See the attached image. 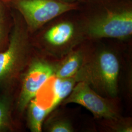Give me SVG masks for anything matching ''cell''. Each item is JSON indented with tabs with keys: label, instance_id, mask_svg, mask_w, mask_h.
Returning <instances> with one entry per match:
<instances>
[{
	"label": "cell",
	"instance_id": "1",
	"mask_svg": "<svg viewBox=\"0 0 132 132\" xmlns=\"http://www.w3.org/2000/svg\"><path fill=\"white\" fill-rule=\"evenodd\" d=\"M85 37L125 40L132 34V0H88L78 10Z\"/></svg>",
	"mask_w": 132,
	"mask_h": 132
},
{
	"label": "cell",
	"instance_id": "2",
	"mask_svg": "<svg viewBox=\"0 0 132 132\" xmlns=\"http://www.w3.org/2000/svg\"><path fill=\"white\" fill-rule=\"evenodd\" d=\"M119 63L113 52L102 50L92 60L83 64L73 76L76 83H87L99 94L115 97L118 92Z\"/></svg>",
	"mask_w": 132,
	"mask_h": 132
},
{
	"label": "cell",
	"instance_id": "3",
	"mask_svg": "<svg viewBox=\"0 0 132 132\" xmlns=\"http://www.w3.org/2000/svg\"><path fill=\"white\" fill-rule=\"evenodd\" d=\"M29 33L24 20L17 12L7 47L0 52V86L11 83L23 69L30 46Z\"/></svg>",
	"mask_w": 132,
	"mask_h": 132
},
{
	"label": "cell",
	"instance_id": "4",
	"mask_svg": "<svg viewBox=\"0 0 132 132\" xmlns=\"http://www.w3.org/2000/svg\"><path fill=\"white\" fill-rule=\"evenodd\" d=\"M21 16L29 33H32L58 16L78 10L79 4H70L60 0H2Z\"/></svg>",
	"mask_w": 132,
	"mask_h": 132
},
{
	"label": "cell",
	"instance_id": "5",
	"mask_svg": "<svg viewBox=\"0 0 132 132\" xmlns=\"http://www.w3.org/2000/svg\"><path fill=\"white\" fill-rule=\"evenodd\" d=\"M48 23L41 35L43 42L48 47H69L86 39L78 10L67 12Z\"/></svg>",
	"mask_w": 132,
	"mask_h": 132
},
{
	"label": "cell",
	"instance_id": "6",
	"mask_svg": "<svg viewBox=\"0 0 132 132\" xmlns=\"http://www.w3.org/2000/svg\"><path fill=\"white\" fill-rule=\"evenodd\" d=\"M62 102L64 104H79L90 111L96 118L110 120L118 118V114L111 102L83 82H77L71 94Z\"/></svg>",
	"mask_w": 132,
	"mask_h": 132
},
{
	"label": "cell",
	"instance_id": "7",
	"mask_svg": "<svg viewBox=\"0 0 132 132\" xmlns=\"http://www.w3.org/2000/svg\"><path fill=\"white\" fill-rule=\"evenodd\" d=\"M55 70L54 66L43 60H35L31 63L23 79L17 103L20 112L28 107L43 86L54 75Z\"/></svg>",
	"mask_w": 132,
	"mask_h": 132
},
{
	"label": "cell",
	"instance_id": "8",
	"mask_svg": "<svg viewBox=\"0 0 132 132\" xmlns=\"http://www.w3.org/2000/svg\"><path fill=\"white\" fill-rule=\"evenodd\" d=\"M83 54L81 51L71 52L60 66L55 68V76L60 79L74 76L83 65Z\"/></svg>",
	"mask_w": 132,
	"mask_h": 132
},
{
	"label": "cell",
	"instance_id": "9",
	"mask_svg": "<svg viewBox=\"0 0 132 132\" xmlns=\"http://www.w3.org/2000/svg\"><path fill=\"white\" fill-rule=\"evenodd\" d=\"M28 127L32 132L42 131L43 121L52 111L50 107L44 108L34 98L28 104Z\"/></svg>",
	"mask_w": 132,
	"mask_h": 132
},
{
	"label": "cell",
	"instance_id": "10",
	"mask_svg": "<svg viewBox=\"0 0 132 132\" xmlns=\"http://www.w3.org/2000/svg\"><path fill=\"white\" fill-rule=\"evenodd\" d=\"M76 83L73 77L63 79L57 78L53 86L54 97L50 107L52 111L71 94Z\"/></svg>",
	"mask_w": 132,
	"mask_h": 132
},
{
	"label": "cell",
	"instance_id": "11",
	"mask_svg": "<svg viewBox=\"0 0 132 132\" xmlns=\"http://www.w3.org/2000/svg\"><path fill=\"white\" fill-rule=\"evenodd\" d=\"M10 126V101L4 96L0 98V132L7 130Z\"/></svg>",
	"mask_w": 132,
	"mask_h": 132
},
{
	"label": "cell",
	"instance_id": "12",
	"mask_svg": "<svg viewBox=\"0 0 132 132\" xmlns=\"http://www.w3.org/2000/svg\"><path fill=\"white\" fill-rule=\"evenodd\" d=\"M51 132H72L73 129L71 123L63 119H57L52 120L48 128Z\"/></svg>",
	"mask_w": 132,
	"mask_h": 132
},
{
	"label": "cell",
	"instance_id": "13",
	"mask_svg": "<svg viewBox=\"0 0 132 132\" xmlns=\"http://www.w3.org/2000/svg\"><path fill=\"white\" fill-rule=\"evenodd\" d=\"M5 4L2 0H0V23H4L6 18Z\"/></svg>",
	"mask_w": 132,
	"mask_h": 132
},
{
	"label": "cell",
	"instance_id": "14",
	"mask_svg": "<svg viewBox=\"0 0 132 132\" xmlns=\"http://www.w3.org/2000/svg\"><path fill=\"white\" fill-rule=\"evenodd\" d=\"M62 2H65L67 3H70V4H81L87 2L88 0H60Z\"/></svg>",
	"mask_w": 132,
	"mask_h": 132
},
{
	"label": "cell",
	"instance_id": "15",
	"mask_svg": "<svg viewBox=\"0 0 132 132\" xmlns=\"http://www.w3.org/2000/svg\"><path fill=\"white\" fill-rule=\"evenodd\" d=\"M4 23H0V42H1L4 36Z\"/></svg>",
	"mask_w": 132,
	"mask_h": 132
}]
</instances>
